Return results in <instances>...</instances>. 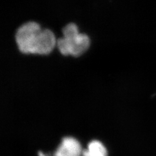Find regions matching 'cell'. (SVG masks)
I'll return each instance as SVG.
<instances>
[{
  "label": "cell",
  "mask_w": 156,
  "mask_h": 156,
  "mask_svg": "<svg viewBox=\"0 0 156 156\" xmlns=\"http://www.w3.org/2000/svg\"><path fill=\"white\" fill-rule=\"evenodd\" d=\"M41 30L39 24L35 22L25 23L18 28L15 34V41L21 53L34 54L35 41Z\"/></svg>",
  "instance_id": "cell-1"
},
{
  "label": "cell",
  "mask_w": 156,
  "mask_h": 156,
  "mask_svg": "<svg viewBox=\"0 0 156 156\" xmlns=\"http://www.w3.org/2000/svg\"><path fill=\"white\" fill-rule=\"evenodd\" d=\"M57 41L54 33L49 29H42L35 41L34 54L48 55L54 49Z\"/></svg>",
  "instance_id": "cell-2"
},
{
  "label": "cell",
  "mask_w": 156,
  "mask_h": 156,
  "mask_svg": "<svg viewBox=\"0 0 156 156\" xmlns=\"http://www.w3.org/2000/svg\"><path fill=\"white\" fill-rule=\"evenodd\" d=\"M66 43L69 55L78 57L82 56L88 50L90 45V40L87 35L78 34L72 38H66L62 37Z\"/></svg>",
  "instance_id": "cell-3"
},
{
  "label": "cell",
  "mask_w": 156,
  "mask_h": 156,
  "mask_svg": "<svg viewBox=\"0 0 156 156\" xmlns=\"http://www.w3.org/2000/svg\"><path fill=\"white\" fill-rule=\"evenodd\" d=\"M82 147L77 140L72 137H66L57 149L54 156H81Z\"/></svg>",
  "instance_id": "cell-4"
},
{
  "label": "cell",
  "mask_w": 156,
  "mask_h": 156,
  "mask_svg": "<svg viewBox=\"0 0 156 156\" xmlns=\"http://www.w3.org/2000/svg\"><path fill=\"white\" fill-rule=\"evenodd\" d=\"M83 156H107L105 146L98 140H93L88 145L87 150L82 151Z\"/></svg>",
  "instance_id": "cell-5"
},
{
  "label": "cell",
  "mask_w": 156,
  "mask_h": 156,
  "mask_svg": "<svg viewBox=\"0 0 156 156\" xmlns=\"http://www.w3.org/2000/svg\"><path fill=\"white\" fill-rule=\"evenodd\" d=\"M38 154H39V156H47L45 155V154H44L42 152H39V153H38Z\"/></svg>",
  "instance_id": "cell-6"
}]
</instances>
